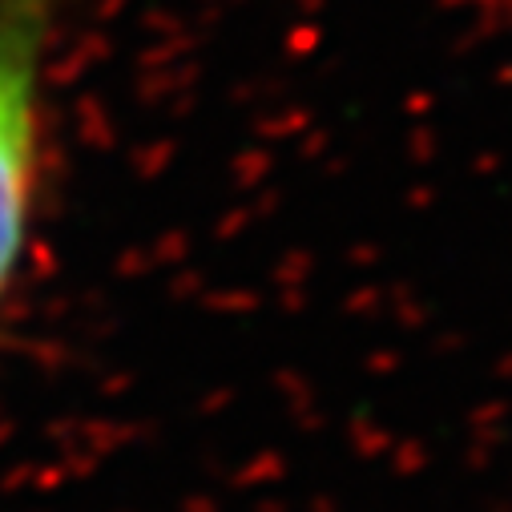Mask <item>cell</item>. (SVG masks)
<instances>
[{
	"label": "cell",
	"instance_id": "1",
	"mask_svg": "<svg viewBox=\"0 0 512 512\" xmlns=\"http://www.w3.org/2000/svg\"><path fill=\"white\" fill-rule=\"evenodd\" d=\"M73 0H0V331L33 254L45 186V81Z\"/></svg>",
	"mask_w": 512,
	"mask_h": 512
}]
</instances>
